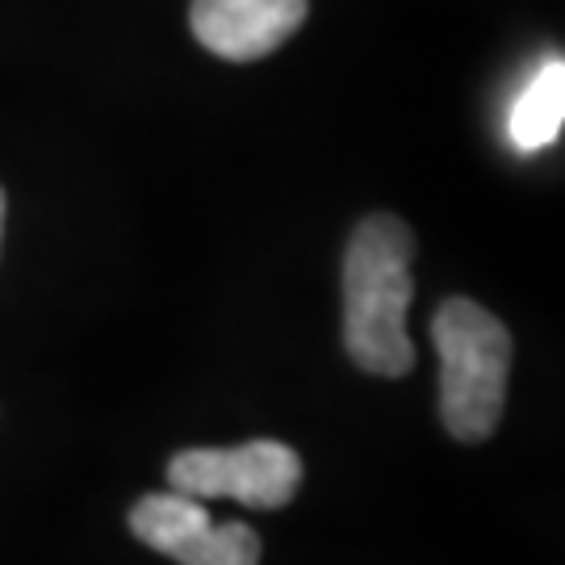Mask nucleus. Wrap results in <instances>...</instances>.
I'll return each instance as SVG.
<instances>
[{
  "label": "nucleus",
  "mask_w": 565,
  "mask_h": 565,
  "mask_svg": "<svg viewBox=\"0 0 565 565\" xmlns=\"http://www.w3.org/2000/svg\"><path fill=\"white\" fill-rule=\"evenodd\" d=\"M415 231L398 214H369L343 252V348L373 377L415 369L406 310L415 298Z\"/></svg>",
  "instance_id": "f257e3e1"
},
{
  "label": "nucleus",
  "mask_w": 565,
  "mask_h": 565,
  "mask_svg": "<svg viewBox=\"0 0 565 565\" xmlns=\"http://www.w3.org/2000/svg\"><path fill=\"white\" fill-rule=\"evenodd\" d=\"M431 343L440 356V419L448 436L482 445L503 419L511 331L473 298H448L431 315Z\"/></svg>",
  "instance_id": "f03ea898"
},
{
  "label": "nucleus",
  "mask_w": 565,
  "mask_h": 565,
  "mask_svg": "<svg viewBox=\"0 0 565 565\" xmlns=\"http://www.w3.org/2000/svg\"><path fill=\"white\" fill-rule=\"evenodd\" d=\"M306 465L281 440H247L239 448H184L168 461V486L189 499H231L252 511L294 503Z\"/></svg>",
  "instance_id": "7ed1b4c3"
},
{
  "label": "nucleus",
  "mask_w": 565,
  "mask_h": 565,
  "mask_svg": "<svg viewBox=\"0 0 565 565\" xmlns=\"http://www.w3.org/2000/svg\"><path fill=\"white\" fill-rule=\"evenodd\" d=\"M135 541L181 565H260V536L243 520L214 524L205 503L189 494H142L130 507Z\"/></svg>",
  "instance_id": "20e7f679"
},
{
  "label": "nucleus",
  "mask_w": 565,
  "mask_h": 565,
  "mask_svg": "<svg viewBox=\"0 0 565 565\" xmlns=\"http://www.w3.org/2000/svg\"><path fill=\"white\" fill-rule=\"evenodd\" d=\"M310 0H193L189 25L210 55L256 63L302 30Z\"/></svg>",
  "instance_id": "39448f33"
},
{
  "label": "nucleus",
  "mask_w": 565,
  "mask_h": 565,
  "mask_svg": "<svg viewBox=\"0 0 565 565\" xmlns=\"http://www.w3.org/2000/svg\"><path fill=\"white\" fill-rule=\"evenodd\" d=\"M562 121H565V63L548 60L527 88L520 93V102L511 105V121H507V135L511 142L532 156V151H545L562 139Z\"/></svg>",
  "instance_id": "423d86ee"
},
{
  "label": "nucleus",
  "mask_w": 565,
  "mask_h": 565,
  "mask_svg": "<svg viewBox=\"0 0 565 565\" xmlns=\"http://www.w3.org/2000/svg\"><path fill=\"white\" fill-rule=\"evenodd\" d=\"M4 210H9V202H4V189H0V239H4Z\"/></svg>",
  "instance_id": "0eeeda50"
}]
</instances>
